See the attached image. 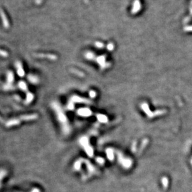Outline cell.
I'll use <instances>...</instances> for the list:
<instances>
[{"mask_svg": "<svg viewBox=\"0 0 192 192\" xmlns=\"http://www.w3.org/2000/svg\"><path fill=\"white\" fill-rule=\"evenodd\" d=\"M21 122V120L20 119H11L9 120V121H7V122L5 123V125H6V127H10L14 126V125H17L20 124Z\"/></svg>", "mask_w": 192, "mask_h": 192, "instance_id": "cell-4", "label": "cell"}, {"mask_svg": "<svg viewBox=\"0 0 192 192\" xmlns=\"http://www.w3.org/2000/svg\"><path fill=\"white\" fill-rule=\"evenodd\" d=\"M14 76L13 72L9 71L7 72V84H12L14 81Z\"/></svg>", "mask_w": 192, "mask_h": 192, "instance_id": "cell-7", "label": "cell"}, {"mask_svg": "<svg viewBox=\"0 0 192 192\" xmlns=\"http://www.w3.org/2000/svg\"><path fill=\"white\" fill-rule=\"evenodd\" d=\"M15 66H16V71H17V74L19 77H24L25 74L24 70L22 67V65L20 61H17L15 62Z\"/></svg>", "mask_w": 192, "mask_h": 192, "instance_id": "cell-2", "label": "cell"}, {"mask_svg": "<svg viewBox=\"0 0 192 192\" xmlns=\"http://www.w3.org/2000/svg\"><path fill=\"white\" fill-rule=\"evenodd\" d=\"M113 48H114V46H113L112 44H109V46H108V49H109V50L113 49Z\"/></svg>", "mask_w": 192, "mask_h": 192, "instance_id": "cell-14", "label": "cell"}, {"mask_svg": "<svg viewBox=\"0 0 192 192\" xmlns=\"http://www.w3.org/2000/svg\"><path fill=\"white\" fill-rule=\"evenodd\" d=\"M96 46L97 47H99V48H102V47H103L102 46H104V45H103V44L100 43V42H96Z\"/></svg>", "mask_w": 192, "mask_h": 192, "instance_id": "cell-13", "label": "cell"}, {"mask_svg": "<svg viewBox=\"0 0 192 192\" xmlns=\"http://www.w3.org/2000/svg\"><path fill=\"white\" fill-rule=\"evenodd\" d=\"M0 122H1V123L4 122V120H3V119H2V118H1V117H0Z\"/></svg>", "mask_w": 192, "mask_h": 192, "instance_id": "cell-16", "label": "cell"}, {"mask_svg": "<svg viewBox=\"0 0 192 192\" xmlns=\"http://www.w3.org/2000/svg\"><path fill=\"white\" fill-rule=\"evenodd\" d=\"M18 86L20 89H21L22 91H23L24 92L27 93L28 92V89H27V86L26 84V82L23 81H21L19 82L18 83Z\"/></svg>", "mask_w": 192, "mask_h": 192, "instance_id": "cell-8", "label": "cell"}, {"mask_svg": "<svg viewBox=\"0 0 192 192\" xmlns=\"http://www.w3.org/2000/svg\"><path fill=\"white\" fill-rule=\"evenodd\" d=\"M0 17H1V20H2V24L3 27L5 29H9L10 26L9 22L7 16H6L5 12H4V11L2 9H0Z\"/></svg>", "mask_w": 192, "mask_h": 192, "instance_id": "cell-1", "label": "cell"}, {"mask_svg": "<svg viewBox=\"0 0 192 192\" xmlns=\"http://www.w3.org/2000/svg\"><path fill=\"white\" fill-rule=\"evenodd\" d=\"M42 0H36V3L37 4H40L42 2Z\"/></svg>", "mask_w": 192, "mask_h": 192, "instance_id": "cell-15", "label": "cell"}, {"mask_svg": "<svg viewBox=\"0 0 192 192\" xmlns=\"http://www.w3.org/2000/svg\"><path fill=\"white\" fill-rule=\"evenodd\" d=\"M34 56L38 58H45L48 59L50 60H56L57 59V56L54 54H35Z\"/></svg>", "mask_w": 192, "mask_h": 192, "instance_id": "cell-3", "label": "cell"}, {"mask_svg": "<svg viewBox=\"0 0 192 192\" xmlns=\"http://www.w3.org/2000/svg\"><path fill=\"white\" fill-rule=\"evenodd\" d=\"M27 79L29 80L31 83L34 84H37L39 82V79L37 77V76H34L33 74H29L27 76Z\"/></svg>", "mask_w": 192, "mask_h": 192, "instance_id": "cell-6", "label": "cell"}, {"mask_svg": "<svg viewBox=\"0 0 192 192\" xmlns=\"http://www.w3.org/2000/svg\"><path fill=\"white\" fill-rule=\"evenodd\" d=\"M14 87L13 86H12V84H9L6 83V84H5L4 86V89L6 90V91H9V90L14 89Z\"/></svg>", "mask_w": 192, "mask_h": 192, "instance_id": "cell-11", "label": "cell"}, {"mask_svg": "<svg viewBox=\"0 0 192 192\" xmlns=\"http://www.w3.org/2000/svg\"><path fill=\"white\" fill-rule=\"evenodd\" d=\"M8 53L7 51H4V50L0 49V56H2L3 57H7L8 56Z\"/></svg>", "mask_w": 192, "mask_h": 192, "instance_id": "cell-12", "label": "cell"}, {"mask_svg": "<svg viewBox=\"0 0 192 192\" xmlns=\"http://www.w3.org/2000/svg\"><path fill=\"white\" fill-rule=\"evenodd\" d=\"M38 117V115L36 114H30V115H22L20 117V120H34V119H37Z\"/></svg>", "mask_w": 192, "mask_h": 192, "instance_id": "cell-5", "label": "cell"}, {"mask_svg": "<svg viewBox=\"0 0 192 192\" xmlns=\"http://www.w3.org/2000/svg\"><path fill=\"white\" fill-rule=\"evenodd\" d=\"M34 99V95L32 94L31 92H28L26 95V99L25 100V104H29L32 101V100Z\"/></svg>", "mask_w": 192, "mask_h": 192, "instance_id": "cell-10", "label": "cell"}, {"mask_svg": "<svg viewBox=\"0 0 192 192\" xmlns=\"http://www.w3.org/2000/svg\"><path fill=\"white\" fill-rule=\"evenodd\" d=\"M140 9V3L139 0H135V2H134V8L132 9V13L135 14L136 12H137V11H139Z\"/></svg>", "mask_w": 192, "mask_h": 192, "instance_id": "cell-9", "label": "cell"}]
</instances>
